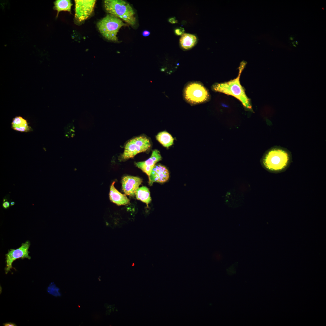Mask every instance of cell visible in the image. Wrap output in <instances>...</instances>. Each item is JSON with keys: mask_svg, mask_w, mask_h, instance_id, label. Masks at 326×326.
<instances>
[{"mask_svg": "<svg viewBox=\"0 0 326 326\" xmlns=\"http://www.w3.org/2000/svg\"><path fill=\"white\" fill-rule=\"evenodd\" d=\"M247 62L242 61L238 67V76L235 78L227 82L215 84L212 86L213 89L217 92L230 95L238 99L246 108L251 109L250 99L246 95L244 89L240 84V78L241 72L245 67Z\"/></svg>", "mask_w": 326, "mask_h": 326, "instance_id": "obj_1", "label": "cell"}, {"mask_svg": "<svg viewBox=\"0 0 326 326\" xmlns=\"http://www.w3.org/2000/svg\"><path fill=\"white\" fill-rule=\"evenodd\" d=\"M104 5L110 14L121 19L128 24L133 26L136 22L135 13L131 6L122 0H106Z\"/></svg>", "mask_w": 326, "mask_h": 326, "instance_id": "obj_2", "label": "cell"}, {"mask_svg": "<svg viewBox=\"0 0 326 326\" xmlns=\"http://www.w3.org/2000/svg\"><path fill=\"white\" fill-rule=\"evenodd\" d=\"M290 161V155L285 149L275 148L268 152L263 159L264 167L270 171H280L285 169Z\"/></svg>", "mask_w": 326, "mask_h": 326, "instance_id": "obj_3", "label": "cell"}, {"mask_svg": "<svg viewBox=\"0 0 326 326\" xmlns=\"http://www.w3.org/2000/svg\"><path fill=\"white\" fill-rule=\"evenodd\" d=\"M97 25L102 36L107 40L117 42V36L120 29L123 26H127L119 18L108 14L100 20Z\"/></svg>", "mask_w": 326, "mask_h": 326, "instance_id": "obj_4", "label": "cell"}, {"mask_svg": "<svg viewBox=\"0 0 326 326\" xmlns=\"http://www.w3.org/2000/svg\"><path fill=\"white\" fill-rule=\"evenodd\" d=\"M184 96L188 103L195 104L207 101L209 95L207 90L202 84L193 82L188 84L185 87Z\"/></svg>", "mask_w": 326, "mask_h": 326, "instance_id": "obj_5", "label": "cell"}, {"mask_svg": "<svg viewBox=\"0 0 326 326\" xmlns=\"http://www.w3.org/2000/svg\"><path fill=\"white\" fill-rule=\"evenodd\" d=\"M151 146L149 140L146 137L141 136L134 138L126 144L122 158L123 159L132 158L137 154L149 149Z\"/></svg>", "mask_w": 326, "mask_h": 326, "instance_id": "obj_6", "label": "cell"}, {"mask_svg": "<svg viewBox=\"0 0 326 326\" xmlns=\"http://www.w3.org/2000/svg\"><path fill=\"white\" fill-rule=\"evenodd\" d=\"M30 245V242L27 241L24 243H22L19 248L8 250V252L5 254L6 264L5 270L6 274L13 268L12 264L16 259L19 258L23 259L27 258L30 260L31 259L30 257L28 255L30 252L28 251Z\"/></svg>", "mask_w": 326, "mask_h": 326, "instance_id": "obj_7", "label": "cell"}, {"mask_svg": "<svg viewBox=\"0 0 326 326\" xmlns=\"http://www.w3.org/2000/svg\"><path fill=\"white\" fill-rule=\"evenodd\" d=\"M75 4V18L79 22L87 19L93 11L96 0L74 1Z\"/></svg>", "mask_w": 326, "mask_h": 326, "instance_id": "obj_8", "label": "cell"}, {"mask_svg": "<svg viewBox=\"0 0 326 326\" xmlns=\"http://www.w3.org/2000/svg\"><path fill=\"white\" fill-rule=\"evenodd\" d=\"M142 182V179L139 177L124 176L121 180L122 190L126 195L133 196Z\"/></svg>", "mask_w": 326, "mask_h": 326, "instance_id": "obj_9", "label": "cell"}, {"mask_svg": "<svg viewBox=\"0 0 326 326\" xmlns=\"http://www.w3.org/2000/svg\"><path fill=\"white\" fill-rule=\"evenodd\" d=\"M169 177V173L166 168L160 164L155 165L150 174L149 178V184L154 182L163 183L167 181Z\"/></svg>", "mask_w": 326, "mask_h": 326, "instance_id": "obj_10", "label": "cell"}, {"mask_svg": "<svg viewBox=\"0 0 326 326\" xmlns=\"http://www.w3.org/2000/svg\"><path fill=\"white\" fill-rule=\"evenodd\" d=\"M160 152L155 149L153 151L150 158L145 161L136 162V166L146 174L149 178L151 172L155 164L161 160Z\"/></svg>", "mask_w": 326, "mask_h": 326, "instance_id": "obj_11", "label": "cell"}, {"mask_svg": "<svg viewBox=\"0 0 326 326\" xmlns=\"http://www.w3.org/2000/svg\"><path fill=\"white\" fill-rule=\"evenodd\" d=\"M115 181H113L110 187L109 194L110 200L118 206L129 204V200L126 195L122 194L115 187Z\"/></svg>", "mask_w": 326, "mask_h": 326, "instance_id": "obj_12", "label": "cell"}, {"mask_svg": "<svg viewBox=\"0 0 326 326\" xmlns=\"http://www.w3.org/2000/svg\"><path fill=\"white\" fill-rule=\"evenodd\" d=\"M11 128L17 131L25 132L30 131L31 129L27 120L21 116L16 117L13 119Z\"/></svg>", "mask_w": 326, "mask_h": 326, "instance_id": "obj_13", "label": "cell"}, {"mask_svg": "<svg viewBox=\"0 0 326 326\" xmlns=\"http://www.w3.org/2000/svg\"><path fill=\"white\" fill-rule=\"evenodd\" d=\"M197 40V37L194 35L184 33L180 38V43L182 48L187 50L193 47L196 44Z\"/></svg>", "mask_w": 326, "mask_h": 326, "instance_id": "obj_14", "label": "cell"}, {"mask_svg": "<svg viewBox=\"0 0 326 326\" xmlns=\"http://www.w3.org/2000/svg\"><path fill=\"white\" fill-rule=\"evenodd\" d=\"M136 199L145 203L148 207V204L152 200L149 189L145 186L139 187L135 193Z\"/></svg>", "mask_w": 326, "mask_h": 326, "instance_id": "obj_15", "label": "cell"}, {"mask_svg": "<svg viewBox=\"0 0 326 326\" xmlns=\"http://www.w3.org/2000/svg\"><path fill=\"white\" fill-rule=\"evenodd\" d=\"M53 9L57 11L56 18L59 12L61 11H67L71 13L72 4L70 0H56L54 2Z\"/></svg>", "mask_w": 326, "mask_h": 326, "instance_id": "obj_16", "label": "cell"}, {"mask_svg": "<svg viewBox=\"0 0 326 326\" xmlns=\"http://www.w3.org/2000/svg\"><path fill=\"white\" fill-rule=\"evenodd\" d=\"M157 140L164 146L168 148L173 143L174 139L169 133L164 131L159 133L156 136Z\"/></svg>", "mask_w": 326, "mask_h": 326, "instance_id": "obj_17", "label": "cell"}, {"mask_svg": "<svg viewBox=\"0 0 326 326\" xmlns=\"http://www.w3.org/2000/svg\"><path fill=\"white\" fill-rule=\"evenodd\" d=\"M184 31V30L183 28H180L176 29L175 30V32L177 35H180L183 34Z\"/></svg>", "mask_w": 326, "mask_h": 326, "instance_id": "obj_18", "label": "cell"}, {"mask_svg": "<svg viewBox=\"0 0 326 326\" xmlns=\"http://www.w3.org/2000/svg\"><path fill=\"white\" fill-rule=\"evenodd\" d=\"M10 203L7 201H4L2 204V206L5 209L8 208L10 206Z\"/></svg>", "mask_w": 326, "mask_h": 326, "instance_id": "obj_19", "label": "cell"}, {"mask_svg": "<svg viewBox=\"0 0 326 326\" xmlns=\"http://www.w3.org/2000/svg\"><path fill=\"white\" fill-rule=\"evenodd\" d=\"M3 325L4 326H16L17 325L14 323L12 322H7L4 323Z\"/></svg>", "mask_w": 326, "mask_h": 326, "instance_id": "obj_20", "label": "cell"}, {"mask_svg": "<svg viewBox=\"0 0 326 326\" xmlns=\"http://www.w3.org/2000/svg\"><path fill=\"white\" fill-rule=\"evenodd\" d=\"M150 34V32L148 30H145L142 33V35L144 37H147L149 36Z\"/></svg>", "mask_w": 326, "mask_h": 326, "instance_id": "obj_21", "label": "cell"}, {"mask_svg": "<svg viewBox=\"0 0 326 326\" xmlns=\"http://www.w3.org/2000/svg\"><path fill=\"white\" fill-rule=\"evenodd\" d=\"M169 21L171 23H177V21L175 18H171L169 19Z\"/></svg>", "mask_w": 326, "mask_h": 326, "instance_id": "obj_22", "label": "cell"}, {"mask_svg": "<svg viewBox=\"0 0 326 326\" xmlns=\"http://www.w3.org/2000/svg\"><path fill=\"white\" fill-rule=\"evenodd\" d=\"M14 204H15V203H14V202H13V201H12L10 203V204H11V206H12L14 205Z\"/></svg>", "mask_w": 326, "mask_h": 326, "instance_id": "obj_23", "label": "cell"}, {"mask_svg": "<svg viewBox=\"0 0 326 326\" xmlns=\"http://www.w3.org/2000/svg\"><path fill=\"white\" fill-rule=\"evenodd\" d=\"M293 39H294V38H293V37H290L289 38V39L290 40H293Z\"/></svg>", "mask_w": 326, "mask_h": 326, "instance_id": "obj_24", "label": "cell"}, {"mask_svg": "<svg viewBox=\"0 0 326 326\" xmlns=\"http://www.w3.org/2000/svg\"><path fill=\"white\" fill-rule=\"evenodd\" d=\"M295 42H296V44L297 45H298V42H297V41H296Z\"/></svg>", "mask_w": 326, "mask_h": 326, "instance_id": "obj_25", "label": "cell"}, {"mask_svg": "<svg viewBox=\"0 0 326 326\" xmlns=\"http://www.w3.org/2000/svg\"><path fill=\"white\" fill-rule=\"evenodd\" d=\"M293 46H295V47H296V45H295V44H293Z\"/></svg>", "mask_w": 326, "mask_h": 326, "instance_id": "obj_26", "label": "cell"}, {"mask_svg": "<svg viewBox=\"0 0 326 326\" xmlns=\"http://www.w3.org/2000/svg\"><path fill=\"white\" fill-rule=\"evenodd\" d=\"M292 44H294V42H292Z\"/></svg>", "mask_w": 326, "mask_h": 326, "instance_id": "obj_27", "label": "cell"}, {"mask_svg": "<svg viewBox=\"0 0 326 326\" xmlns=\"http://www.w3.org/2000/svg\"><path fill=\"white\" fill-rule=\"evenodd\" d=\"M322 9H323V10H324V8H322Z\"/></svg>", "mask_w": 326, "mask_h": 326, "instance_id": "obj_28", "label": "cell"}]
</instances>
